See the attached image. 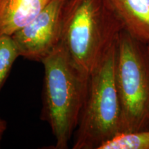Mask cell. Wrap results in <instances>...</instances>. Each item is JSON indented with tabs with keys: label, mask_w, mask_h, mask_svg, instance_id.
<instances>
[{
	"label": "cell",
	"mask_w": 149,
	"mask_h": 149,
	"mask_svg": "<svg viewBox=\"0 0 149 149\" xmlns=\"http://www.w3.org/2000/svg\"><path fill=\"white\" fill-rule=\"evenodd\" d=\"M44 68L41 119L49 124L56 149H66L77 128L90 75L72 60L64 46L42 61Z\"/></svg>",
	"instance_id": "cell-1"
},
{
	"label": "cell",
	"mask_w": 149,
	"mask_h": 149,
	"mask_svg": "<svg viewBox=\"0 0 149 149\" xmlns=\"http://www.w3.org/2000/svg\"><path fill=\"white\" fill-rule=\"evenodd\" d=\"M124 30L109 0H66L61 44L81 70L90 74L100 66Z\"/></svg>",
	"instance_id": "cell-2"
},
{
	"label": "cell",
	"mask_w": 149,
	"mask_h": 149,
	"mask_svg": "<svg viewBox=\"0 0 149 149\" xmlns=\"http://www.w3.org/2000/svg\"><path fill=\"white\" fill-rule=\"evenodd\" d=\"M116 44L90 74L74 133L73 149H99L121 132V109L115 77Z\"/></svg>",
	"instance_id": "cell-3"
},
{
	"label": "cell",
	"mask_w": 149,
	"mask_h": 149,
	"mask_svg": "<svg viewBox=\"0 0 149 149\" xmlns=\"http://www.w3.org/2000/svg\"><path fill=\"white\" fill-rule=\"evenodd\" d=\"M115 84L121 109V132L149 128V55L147 44L125 29L116 44Z\"/></svg>",
	"instance_id": "cell-4"
},
{
	"label": "cell",
	"mask_w": 149,
	"mask_h": 149,
	"mask_svg": "<svg viewBox=\"0 0 149 149\" xmlns=\"http://www.w3.org/2000/svg\"><path fill=\"white\" fill-rule=\"evenodd\" d=\"M66 0H52L29 24L11 35L20 57L42 62L61 43Z\"/></svg>",
	"instance_id": "cell-5"
},
{
	"label": "cell",
	"mask_w": 149,
	"mask_h": 149,
	"mask_svg": "<svg viewBox=\"0 0 149 149\" xmlns=\"http://www.w3.org/2000/svg\"><path fill=\"white\" fill-rule=\"evenodd\" d=\"M52 0H0V35L11 36L36 17Z\"/></svg>",
	"instance_id": "cell-6"
},
{
	"label": "cell",
	"mask_w": 149,
	"mask_h": 149,
	"mask_svg": "<svg viewBox=\"0 0 149 149\" xmlns=\"http://www.w3.org/2000/svg\"><path fill=\"white\" fill-rule=\"evenodd\" d=\"M130 35L149 43V0H109Z\"/></svg>",
	"instance_id": "cell-7"
},
{
	"label": "cell",
	"mask_w": 149,
	"mask_h": 149,
	"mask_svg": "<svg viewBox=\"0 0 149 149\" xmlns=\"http://www.w3.org/2000/svg\"><path fill=\"white\" fill-rule=\"evenodd\" d=\"M99 149H149V128L120 132L102 144Z\"/></svg>",
	"instance_id": "cell-8"
},
{
	"label": "cell",
	"mask_w": 149,
	"mask_h": 149,
	"mask_svg": "<svg viewBox=\"0 0 149 149\" xmlns=\"http://www.w3.org/2000/svg\"><path fill=\"white\" fill-rule=\"evenodd\" d=\"M19 57H20L19 53L12 37L0 35V91Z\"/></svg>",
	"instance_id": "cell-9"
},
{
	"label": "cell",
	"mask_w": 149,
	"mask_h": 149,
	"mask_svg": "<svg viewBox=\"0 0 149 149\" xmlns=\"http://www.w3.org/2000/svg\"><path fill=\"white\" fill-rule=\"evenodd\" d=\"M7 128V123L4 120L0 118V143L3 138V134Z\"/></svg>",
	"instance_id": "cell-10"
},
{
	"label": "cell",
	"mask_w": 149,
	"mask_h": 149,
	"mask_svg": "<svg viewBox=\"0 0 149 149\" xmlns=\"http://www.w3.org/2000/svg\"><path fill=\"white\" fill-rule=\"evenodd\" d=\"M147 50H148V55H149V43H148V44H147Z\"/></svg>",
	"instance_id": "cell-11"
}]
</instances>
